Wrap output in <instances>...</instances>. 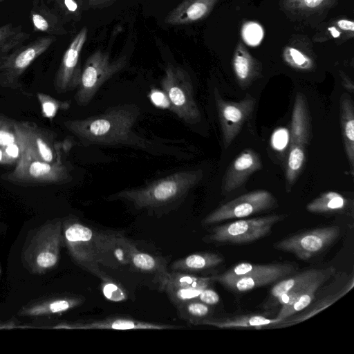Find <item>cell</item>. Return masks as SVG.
Returning a JSON list of instances; mask_svg holds the SVG:
<instances>
[{"label":"cell","mask_w":354,"mask_h":354,"mask_svg":"<svg viewBox=\"0 0 354 354\" xmlns=\"http://www.w3.org/2000/svg\"><path fill=\"white\" fill-rule=\"evenodd\" d=\"M7 158L12 165H16L22 157L24 153V144L17 134V141L3 147Z\"/></svg>","instance_id":"41"},{"label":"cell","mask_w":354,"mask_h":354,"mask_svg":"<svg viewBox=\"0 0 354 354\" xmlns=\"http://www.w3.org/2000/svg\"><path fill=\"white\" fill-rule=\"evenodd\" d=\"M201 169L181 171L140 187L122 190L109 199H123L137 209L156 208L183 198L202 178Z\"/></svg>","instance_id":"3"},{"label":"cell","mask_w":354,"mask_h":354,"mask_svg":"<svg viewBox=\"0 0 354 354\" xmlns=\"http://www.w3.org/2000/svg\"><path fill=\"white\" fill-rule=\"evenodd\" d=\"M276 204L277 201L270 192L255 190L223 204L207 215L202 223L212 225L226 220L245 218L270 209Z\"/></svg>","instance_id":"12"},{"label":"cell","mask_w":354,"mask_h":354,"mask_svg":"<svg viewBox=\"0 0 354 354\" xmlns=\"http://www.w3.org/2000/svg\"><path fill=\"white\" fill-rule=\"evenodd\" d=\"M218 0H184L166 17L170 25H185L198 21L209 15Z\"/></svg>","instance_id":"20"},{"label":"cell","mask_w":354,"mask_h":354,"mask_svg":"<svg viewBox=\"0 0 354 354\" xmlns=\"http://www.w3.org/2000/svg\"><path fill=\"white\" fill-rule=\"evenodd\" d=\"M0 164L1 165H12L10 160L7 158L3 148L0 147Z\"/></svg>","instance_id":"47"},{"label":"cell","mask_w":354,"mask_h":354,"mask_svg":"<svg viewBox=\"0 0 354 354\" xmlns=\"http://www.w3.org/2000/svg\"><path fill=\"white\" fill-rule=\"evenodd\" d=\"M198 300L209 306H212L218 303L220 297L216 291L208 287L201 291Z\"/></svg>","instance_id":"43"},{"label":"cell","mask_w":354,"mask_h":354,"mask_svg":"<svg viewBox=\"0 0 354 354\" xmlns=\"http://www.w3.org/2000/svg\"><path fill=\"white\" fill-rule=\"evenodd\" d=\"M150 96L151 101L156 106L161 108L170 109L169 102L163 92L157 90H153L151 92Z\"/></svg>","instance_id":"44"},{"label":"cell","mask_w":354,"mask_h":354,"mask_svg":"<svg viewBox=\"0 0 354 354\" xmlns=\"http://www.w3.org/2000/svg\"><path fill=\"white\" fill-rule=\"evenodd\" d=\"M324 269H308L288 278L279 281L270 290L265 308H268L272 302L282 295L294 290L320 274Z\"/></svg>","instance_id":"27"},{"label":"cell","mask_w":354,"mask_h":354,"mask_svg":"<svg viewBox=\"0 0 354 354\" xmlns=\"http://www.w3.org/2000/svg\"><path fill=\"white\" fill-rule=\"evenodd\" d=\"M30 37L21 26L8 23L0 26V58L8 55L21 46Z\"/></svg>","instance_id":"32"},{"label":"cell","mask_w":354,"mask_h":354,"mask_svg":"<svg viewBox=\"0 0 354 354\" xmlns=\"http://www.w3.org/2000/svg\"><path fill=\"white\" fill-rule=\"evenodd\" d=\"M6 178L20 184H60L71 179L69 169L64 162L50 163L25 155Z\"/></svg>","instance_id":"11"},{"label":"cell","mask_w":354,"mask_h":354,"mask_svg":"<svg viewBox=\"0 0 354 354\" xmlns=\"http://www.w3.org/2000/svg\"><path fill=\"white\" fill-rule=\"evenodd\" d=\"M88 6L91 7H103L107 6L113 0H87Z\"/></svg>","instance_id":"46"},{"label":"cell","mask_w":354,"mask_h":354,"mask_svg":"<svg viewBox=\"0 0 354 354\" xmlns=\"http://www.w3.org/2000/svg\"><path fill=\"white\" fill-rule=\"evenodd\" d=\"M30 17L35 32L52 36L67 33L61 18L41 1H35Z\"/></svg>","instance_id":"21"},{"label":"cell","mask_w":354,"mask_h":354,"mask_svg":"<svg viewBox=\"0 0 354 354\" xmlns=\"http://www.w3.org/2000/svg\"><path fill=\"white\" fill-rule=\"evenodd\" d=\"M232 68L239 86L249 87L261 75V62L254 58L245 45L239 41L232 57Z\"/></svg>","instance_id":"19"},{"label":"cell","mask_w":354,"mask_h":354,"mask_svg":"<svg viewBox=\"0 0 354 354\" xmlns=\"http://www.w3.org/2000/svg\"><path fill=\"white\" fill-rule=\"evenodd\" d=\"M159 288L167 293L170 300L176 306L198 299V297L202 290L171 285H159Z\"/></svg>","instance_id":"35"},{"label":"cell","mask_w":354,"mask_h":354,"mask_svg":"<svg viewBox=\"0 0 354 354\" xmlns=\"http://www.w3.org/2000/svg\"><path fill=\"white\" fill-rule=\"evenodd\" d=\"M159 285H171L181 288L203 290L212 282L211 277H200L179 271L166 270L156 275Z\"/></svg>","instance_id":"29"},{"label":"cell","mask_w":354,"mask_h":354,"mask_svg":"<svg viewBox=\"0 0 354 354\" xmlns=\"http://www.w3.org/2000/svg\"><path fill=\"white\" fill-rule=\"evenodd\" d=\"M311 135L310 118L305 95H295L290 124V142L286 167V192H289L306 162V147Z\"/></svg>","instance_id":"5"},{"label":"cell","mask_w":354,"mask_h":354,"mask_svg":"<svg viewBox=\"0 0 354 354\" xmlns=\"http://www.w3.org/2000/svg\"><path fill=\"white\" fill-rule=\"evenodd\" d=\"M283 61L291 68L309 71L315 68V59L305 44H298L297 41L287 45L282 53Z\"/></svg>","instance_id":"30"},{"label":"cell","mask_w":354,"mask_h":354,"mask_svg":"<svg viewBox=\"0 0 354 354\" xmlns=\"http://www.w3.org/2000/svg\"><path fill=\"white\" fill-rule=\"evenodd\" d=\"M339 77L342 86L348 92H354V85L351 78L344 72L339 71Z\"/></svg>","instance_id":"45"},{"label":"cell","mask_w":354,"mask_h":354,"mask_svg":"<svg viewBox=\"0 0 354 354\" xmlns=\"http://www.w3.org/2000/svg\"><path fill=\"white\" fill-rule=\"evenodd\" d=\"M57 7L66 17L78 19L84 10V0H53Z\"/></svg>","instance_id":"39"},{"label":"cell","mask_w":354,"mask_h":354,"mask_svg":"<svg viewBox=\"0 0 354 354\" xmlns=\"http://www.w3.org/2000/svg\"><path fill=\"white\" fill-rule=\"evenodd\" d=\"M126 64V57L111 60L107 53L96 50L86 59L82 69L80 81L75 100L80 106H86L100 87Z\"/></svg>","instance_id":"8"},{"label":"cell","mask_w":354,"mask_h":354,"mask_svg":"<svg viewBox=\"0 0 354 354\" xmlns=\"http://www.w3.org/2000/svg\"><path fill=\"white\" fill-rule=\"evenodd\" d=\"M354 37V21L346 18H338L320 28L313 37V41L324 42L330 39L341 42Z\"/></svg>","instance_id":"28"},{"label":"cell","mask_w":354,"mask_h":354,"mask_svg":"<svg viewBox=\"0 0 354 354\" xmlns=\"http://www.w3.org/2000/svg\"><path fill=\"white\" fill-rule=\"evenodd\" d=\"M354 282L353 278L352 277L351 281L339 292H336L334 295H330L323 299L318 301L309 311L302 313L298 317H295L290 320L284 319L281 323L278 324L275 328L279 327H287L290 326L292 325L298 324L301 322H303L306 319H309L310 317L315 315L320 311L326 309L329 306L337 301L344 295H345L347 292H348L351 288L353 287Z\"/></svg>","instance_id":"33"},{"label":"cell","mask_w":354,"mask_h":354,"mask_svg":"<svg viewBox=\"0 0 354 354\" xmlns=\"http://www.w3.org/2000/svg\"><path fill=\"white\" fill-rule=\"evenodd\" d=\"M348 205V201L343 195L336 192L328 191L308 203L306 209L311 213H342Z\"/></svg>","instance_id":"31"},{"label":"cell","mask_w":354,"mask_h":354,"mask_svg":"<svg viewBox=\"0 0 354 354\" xmlns=\"http://www.w3.org/2000/svg\"><path fill=\"white\" fill-rule=\"evenodd\" d=\"M283 320L268 318L261 315H243L223 319L205 318L194 322V325H207L219 328H261L266 326H276Z\"/></svg>","instance_id":"23"},{"label":"cell","mask_w":354,"mask_h":354,"mask_svg":"<svg viewBox=\"0 0 354 354\" xmlns=\"http://www.w3.org/2000/svg\"><path fill=\"white\" fill-rule=\"evenodd\" d=\"M37 98L40 104L41 115L48 119L53 118L60 110H66L70 106V102L61 101L46 93H38Z\"/></svg>","instance_id":"36"},{"label":"cell","mask_w":354,"mask_h":354,"mask_svg":"<svg viewBox=\"0 0 354 354\" xmlns=\"http://www.w3.org/2000/svg\"><path fill=\"white\" fill-rule=\"evenodd\" d=\"M121 243L129 263L138 270L155 273L156 275L167 270L161 260L139 250L133 243L123 236L121 237Z\"/></svg>","instance_id":"24"},{"label":"cell","mask_w":354,"mask_h":354,"mask_svg":"<svg viewBox=\"0 0 354 354\" xmlns=\"http://www.w3.org/2000/svg\"><path fill=\"white\" fill-rule=\"evenodd\" d=\"M340 124L342 136L348 162L352 174L354 173V106L347 93L339 99Z\"/></svg>","instance_id":"22"},{"label":"cell","mask_w":354,"mask_h":354,"mask_svg":"<svg viewBox=\"0 0 354 354\" xmlns=\"http://www.w3.org/2000/svg\"><path fill=\"white\" fill-rule=\"evenodd\" d=\"M224 261L223 256L214 252H199L174 261L171 268L179 272H199L216 267Z\"/></svg>","instance_id":"25"},{"label":"cell","mask_w":354,"mask_h":354,"mask_svg":"<svg viewBox=\"0 0 354 354\" xmlns=\"http://www.w3.org/2000/svg\"><path fill=\"white\" fill-rule=\"evenodd\" d=\"M335 271V269L332 266L324 269L320 274L313 279L294 290L279 297L268 308L277 305H281L277 317L282 320L304 310L315 299L317 289L334 274Z\"/></svg>","instance_id":"16"},{"label":"cell","mask_w":354,"mask_h":354,"mask_svg":"<svg viewBox=\"0 0 354 354\" xmlns=\"http://www.w3.org/2000/svg\"><path fill=\"white\" fill-rule=\"evenodd\" d=\"M64 236L76 262L99 279L106 274L100 264L115 268L120 263H129L119 233L98 232L72 221L68 223Z\"/></svg>","instance_id":"2"},{"label":"cell","mask_w":354,"mask_h":354,"mask_svg":"<svg viewBox=\"0 0 354 354\" xmlns=\"http://www.w3.org/2000/svg\"><path fill=\"white\" fill-rule=\"evenodd\" d=\"M57 328L81 330H169L180 328V326L149 322L126 317H110L100 319L63 324Z\"/></svg>","instance_id":"17"},{"label":"cell","mask_w":354,"mask_h":354,"mask_svg":"<svg viewBox=\"0 0 354 354\" xmlns=\"http://www.w3.org/2000/svg\"><path fill=\"white\" fill-rule=\"evenodd\" d=\"M139 115L136 105L123 104L97 115L67 120L64 125L84 145H127L147 149L149 141L133 131Z\"/></svg>","instance_id":"1"},{"label":"cell","mask_w":354,"mask_h":354,"mask_svg":"<svg viewBox=\"0 0 354 354\" xmlns=\"http://www.w3.org/2000/svg\"><path fill=\"white\" fill-rule=\"evenodd\" d=\"M181 317L194 324L206 318L211 313L210 306L198 300H192L176 306Z\"/></svg>","instance_id":"34"},{"label":"cell","mask_w":354,"mask_h":354,"mask_svg":"<svg viewBox=\"0 0 354 354\" xmlns=\"http://www.w3.org/2000/svg\"><path fill=\"white\" fill-rule=\"evenodd\" d=\"M17 140L15 120L0 117V147H3Z\"/></svg>","instance_id":"38"},{"label":"cell","mask_w":354,"mask_h":354,"mask_svg":"<svg viewBox=\"0 0 354 354\" xmlns=\"http://www.w3.org/2000/svg\"><path fill=\"white\" fill-rule=\"evenodd\" d=\"M341 0H281L280 7L295 17H310L327 10Z\"/></svg>","instance_id":"26"},{"label":"cell","mask_w":354,"mask_h":354,"mask_svg":"<svg viewBox=\"0 0 354 354\" xmlns=\"http://www.w3.org/2000/svg\"><path fill=\"white\" fill-rule=\"evenodd\" d=\"M339 234V226H325L281 239L275 243L274 247L278 250L292 253L299 259L306 261L328 248Z\"/></svg>","instance_id":"13"},{"label":"cell","mask_w":354,"mask_h":354,"mask_svg":"<svg viewBox=\"0 0 354 354\" xmlns=\"http://www.w3.org/2000/svg\"><path fill=\"white\" fill-rule=\"evenodd\" d=\"M55 40V37L52 35L39 37L0 58V85L15 89L21 87L19 83L21 76Z\"/></svg>","instance_id":"10"},{"label":"cell","mask_w":354,"mask_h":354,"mask_svg":"<svg viewBox=\"0 0 354 354\" xmlns=\"http://www.w3.org/2000/svg\"><path fill=\"white\" fill-rule=\"evenodd\" d=\"M57 261V254L55 252H44L39 254L37 263L41 268H50L55 265Z\"/></svg>","instance_id":"42"},{"label":"cell","mask_w":354,"mask_h":354,"mask_svg":"<svg viewBox=\"0 0 354 354\" xmlns=\"http://www.w3.org/2000/svg\"><path fill=\"white\" fill-rule=\"evenodd\" d=\"M290 263L256 264L243 262L223 274L214 275L216 281L234 292H246L286 278L296 271Z\"/></svg>","instance_id":"4"},{"label":"cell","mask_w":354,"mask_h":354,"mask_svg":"<svg viewBox=\"0 0 354 354\" xmlns=\"http://www.w3.org/2000/svg\"><path fill=\"white\" fill-rule=\"evenodd\" d=\"M242 35L247 43L251 45H255L259 44L261 41L263 36V31L259 24L249 22L243 26Z\"/></svg>","instance_id":"40"},{"label":"cell","mask_w":354,"mask_h":354,"mask_svg":"<svg viewBox=\"0 0 354 354\" xmlns=\"http://www.w3.org/2000/svg\"><path fill=\"white\" fill-rule=\"evenodd\" d=\"M87 34V28L83 27L64 53L54 79V87L57 93H66L77 88L82 73L81 52L86 41Z\"/></svg>","instance_id":"15"},{"label":"cell","mask_w":354,"mask_h":354,"mask_svg":"<svg viewBox=\"0 0 354 354\" xmlns=\"http://www.w3.org/2000/svg\"><path fill=\"white\" fill-rule=\"evenodd\" d=\"M262 167L260 156L254 150L242 151L232 162L223 179V190L230 192L242 186L248 178Z\"/></svg>","instance_id":"18"},{"label":"cell","mask_w":354,"mask_h":354,"mask_svg":"<svg viewBox=\"0 0 354 354\" xmlns=\"http://www.w3.org/2000/svg\"><path fill=\"white\" fill-rule=\"evenodd\" d=\"M101 289L104 296L109 301L120 302L127 299L124 288L106 274L100 278Z\"/></svg>","instance_id":"37"},{"label":"cell","mask_w":354,"mask_h":354,"mask_svg":"<svg viewBox=\"0 0 354 354\" xmlns=\"http://www.w3.org/2000/svg\"><path fill=\"white\" fill-rule=\"evenodd\" d=\"M286 216L285 214H270L227 223L213 227L205 240L220 244L250 243L268 235L274 225Z\"/></svg>","instance_id":"7"},{"label":"cell","mask_w":354,"mask_h":354,"mask_svg":"<svg viewBox=\"0 0 354 354\" xmlns=\"http://www.w3.org/2000/svg\"><path fill=\"white\" fill-rule=\"evenodd\" d=\"M4 1V0H0V1Z\"/></svg>","instance_id":"48"},{"label":"cell","mask_w":354,"mask_h":354,"mask_svg":"<svg viewBox=\"0 0 354 354\" xmlns=\"http://www.w3.org/2000/svg\"><path fill=\"white\" fill-rule=\"evenodd\" d=\"M214 99L221 128L223 145L228 148L239 133L243 124L252 114L255 99L247 93L239 102L225 100L221 97L217 88L214 89Z\"/></svg>","instance_id":"14"},{"label":"cell","mask_w":354,"mask_h":354,"mask_svg":"<svg viewBox=\"0 0 354 354\" xmlns=\"http://www.w3.org/2000/svg\"><path fill=\"white\" fill-rule=\"evenodd\" d=\"M15 125L24 144L23 155L50 163L64 162V154L71 147V142H58L52 132L34 123L15 121Z\"/></svg>","instance_id":"9"},{"label":"cell","mask_w":354,"mask_h":354,"mask_svg":"<svg viewBox=\"0 0 354 354\" xmlns=\"http://www.w3.org/2000/svg\"><path fill=\"white\" fill-rule=\"evenodd\" d=\"M161 87L169 102L170 109L179 118L192 124L200 122L201 112L194 100L190 76L185 70L168 64Z\"/></svg>","instance_id":"6"}]
</instances>
